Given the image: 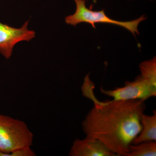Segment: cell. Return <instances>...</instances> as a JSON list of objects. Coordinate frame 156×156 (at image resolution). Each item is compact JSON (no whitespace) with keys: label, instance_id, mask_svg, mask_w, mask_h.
<instances>
[{"label":"cell","instance_id":"3","mask_svg":"<svg viewBox=\"0 0 156 156\" xmlns=\"http://www.w3.org/2000/svg\"><path fill=\"white\" fill-rule=\"evenodd\" d=\"M74 1L76 5L75 12L65 18V22L68 25L76 26L81 23H90L92 27L95 28V23H110L124 27L135 36L136 34H139L138 27L140 23L147 18L144 15H142L139 18L131 21H118L108 17L103 10L94 11L88 9L86 6L85 0Z\"/></svg>","mask_w":156,"mask_h":156},{"label":"cell","instance_id":"2","mask_svg":"<svg viewBox=\"0 0 156 156\" xmlns=\"http://www.w3.org/2000/svg\"><path fill=\"white\" fill-rule=\"evenodd\" d=\"M34 135L23 121L0 114V156L30 147Z\"/></svg>","mask_w":156,"mask_h":156},{"label":"cell","instance_id":"8","mask_svg":"<svg viewBox=\"0 0 156 156\" xmlns=\"http://www.w3.org/2000/svg\"><path fill=\"white\" fill-rule=\"evenodd\" d=\"M126 156H156V141H146L137 144H130Z\"/></svg>","mask_w":156,"mask_h":156},{"label":"cell","instance_id":"1","mask_svg":"<svg viewBox=\"0 0 156 156\" xmlns=\"http://www.w3.org/2000/svg\"><path fill=\"white\" fill-rule=\"evenodd\" d=\"M94 101L82 122L84 133L100 140L116 156H126L129 146L142 130L140 119L146 109L145 101Z\"/></svg>","mask_w":156,"mask_h":156},{"label":"cell","instance_id":"10","mask_svg":"<svg viewBox=\"0 0 156 156\" xmlns=\"http://www.w3.org/2000/svg\"><path fill=\"white\" fill-rule=\"evenodd\" d=\"M36 155L30 147L17 149L10 153L4 154L2 156H35Z\"/></svg>","mask_w":156,"mask_h":156},{"label":"cell","instance_id":"7","mask_svg":"<svg viewBox=\"0 0 156 156\" xmlns=\"http://www.w3.org/2000/svg\"><path fill=\"white\" fill-rule=\"evenodd\" d=\"M142 130L132 141V144H137L146 141H156V112L153 115H147L142 114L140 117Z\"/></svg>","mask_w":156,"mask_h":156},{"label":"cell","instance_id":"5","mask_svg":"<svg viewBox=\"0 0 156 156\" xmlns=\"http://www.w3.org/2000/svg\"><path fill=\"white\" fill-rule=\"evenodd\" d=\"M29 20L19 28L0 22V53L6 59L11 58L13 48L19 42L30 41L36 36V32L28 28Z\"/></svg>","mask_w":156,"mask_h":156},{"label":"cell","instance_id":"6","mask_svg":"<svg viewBox=\"0 0 156 156\" xmlns=\"http://www.w3.org/2000/svg\"><path fill=\"white\" fill-rule=\"evenodd\" d=\"M70 156H116L98 140L87 136L76 139L69 153Z\"/></svg>","mask_w":156,"mask_h":156},{"label":"cell","instance_id":"4","mask_svg":"<svg viewBox=\"0 0 156 156\" xmlns=\"http://www.w3.org/2000/svg\"><path fill=\"white\" fill-rule=\"evenodd\" d=\"M100 91L104 95L113 98L114 100L145 101L156 95V87L140 75L134 81H126L124 87L111 90H106L101 87Z\"/></svg>","mask_w":156,"mask_h":156},{"label":"cell","instance_id":"9","mask_svg":"<svg viewBox=\"0 0 156 156\" xmlns=\"http://www.w3.org/2000/svg\"><path fill=\"white\" fill-rule=\"evenodd\" d=\"M140 75L156 87V58L144 61L140 64Z\"/></svg>","mask_w":156,"mask_h":156}]
</instances>
